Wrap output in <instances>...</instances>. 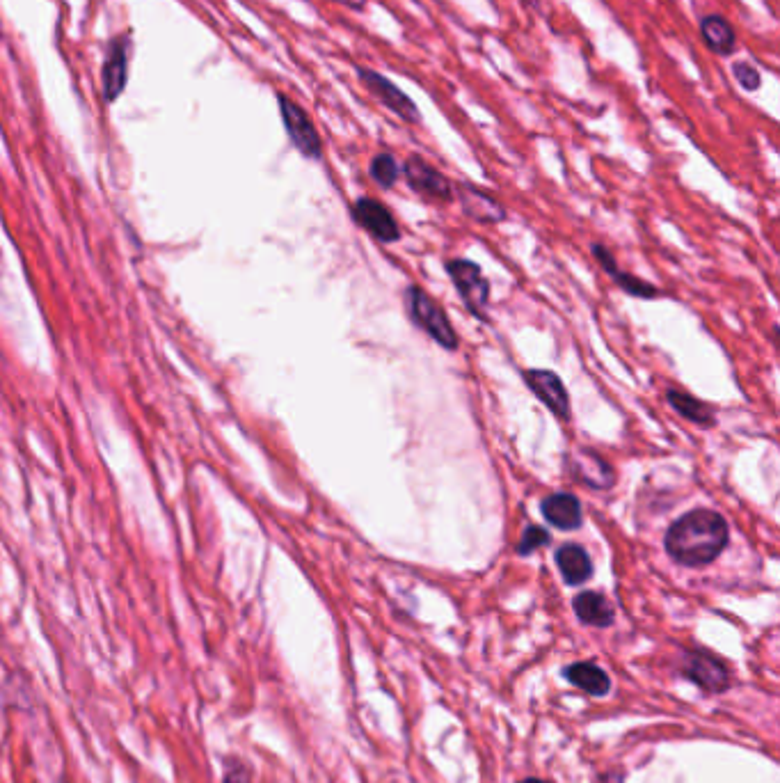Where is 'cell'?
Returning a JSON list of instances; mask_svg holds the SVG:
<instances>
[{
    "instance_id": "6da1fadb",
    "label": "cell",
    "mask_w": 780,
    "mask_h": 783,
    "mask_svg": "<svg viewBox=\"0 0 780 783\" xmlns=\"http://www.w3.org/2000/svg\"><path fill=\"white\" fill-rule=\"evenodd\" d=\"M728 525L721 513L710 509H696L673 522L666 532L664 548L675 564L700 568L726 550Z\"/></svg>"
},
{
    "instance_id": "7a4b0ae2",
    "label": "cell",
    "mask_w": 780,
    "mask_h": 783,
    "mask_svg": "<svg viewBox=\"0 0 780 783\" xmlns=\"http://www.w3.org/2000/svg\"><path fill=\"white\" fill-rule=\"evenodd\" d=\"M405 305H408L412 321H415L428 337L435 339L442 348L456 351L458 348L456 330L451 328V323L447 321V314L440 310V305H437L424 289L419 287L405 289Z\"/></svg>"
},
{
    "instance_id": "3957f363",
    "label": "cell",
    "mask_w": 780,
    "mask_h": 783,
    "mask_svg": "<svg viewBox=\"0 0 780 783\" xmlns=\"http://www.w3.org/2000/svg\"><path fill=\"white\" fill-rule=\"evenodd\" d=\"M355 71L360 83L366 87V92H369L373 99H378L387 110H392L394 115H399L403 122L417 124L421 120L415 101H412L399 85L389 81L387 76H382L369 67H355Z\"/></svg>"
},
{
    "instance_id": "277c9868",
    "label": "cell",
    "mask_w": 780,
    "mask_h": 783,
    "mask_svg": "<svg viewBox=\"0 0 780 783\" xmlns=\"http://www.w3.org/2000/svg\"><path fill=\"white\" fill-rule=\"evenodd\" d=\"M447 273L451 275L453 284H456L458 294L463 296L467 310L485 321V316H488L490 284L483 278L481 268L474 261L451 259L447 264Z\"/></svg>"
},
{
    "instance_id": "5b68a950",
    "label": "cell",
    "mask_w": 780,
    "mask_h": 783,
    "mask_svg": "<svg viewBox=\"0 0 780 783\" xmlns=\"http://www.w3.org/2000/svg\"><path fill=\"white\" fill-rule=\"evenodd\" d=\"M277 101H280L282 122H284L286 133H289V138L293 142V147H296L298 152L307 158H321L323 142H321V136H318L312 117H309L305 113V108L296 104V101H293L291 97H286V94H277Z\"/></svg>"
},
{
    "instance_id": "8992f818",
    "label": "cell",
    "mask_w": 780,
    "mask_h": 783,
    "mask_svg": "<svg viewBox=\"0 0 780 783\" xmlns=\"http://www.w3.org/2000/svg\"><path fill=\"white\" fill-rule=\"evenodd\" d=\"M353 218L373 239L382 243H394L401 239V229L396 225L392 211L382 202L373 200V197H360V200L353 204Z\"/></svg>"
},
{
    "instance_id": "52a82bcc",
    "label": "cell",
    "mask_w": 780,
    "mask_h": 783,
    "mask_svg": "<svg viewBox=\"0 0 780 783\" xmlns=\"http://www.w3.org/2000/svg\"><path fill=\"white\" fill-rule=\"evenodd\" d=\"M405 179H408V186L412 191H417L419 195L431 197V200H440V202H449L451 200V184L444 174L433 168L431 163L424 161L421 156H410L405 161Z\"/></svg>"
},
{
    "instance_id": "ba28073f",
    "label": "cell",
    "mask_w": 780,
    "mask_h": 783,
    "mask_svg": "<svg viewBox=\"0 0 780 783\" xmlns=\"http://www.w3.org/2000/svg\"><path fill=\"white\" fill-rule=\"evenodd\" d=\"M129 44V35L115 37L113 42H110L101 74L103 97H106V101H115L122 97L126 81H129Z\"/></svg>"
},
{
    "instance_id": "9c48e42d",
    "label": "cell",
    "mask_w": 780,
    "mask_h": 783,
    "mask_svg": "<svg viewBox=\"0 0 780 783\" xmlns=\"http://www.w3.org/2000/svg\"><path fill=\"white\" fill-rule=\"evenodd\" d=\"M684 676L707 692H723L728 687V667L712 653L691 651L684 655Z\"/></svg>"
},
{
    "instance_id": "30bf717a",
    "label": "cell",
    "mask_w": 780,
    "mask_h": 783,
    "mask_svg": "<svg viewBox=\"0 0 780 783\" xmlns=\"http://www.w3.org/2000/svg\"><path fill=\"white\" fill-rule=\"evenodd\" d=\"M524 381L531 387V392L552 410L554 415L563 419L570 417V397L565 392V385L554 371L547 369H529L524 371Z\"/></svg>"
},
{
    "instance_id": "8fae6325",
    "label": "cell",
    "mask_w": 780,
    "mask_h": 783,
    "mask_svg": "<svg viewBox=\"0 0 780 783\" xmlns=\"http://www.w3.org/2000/svg\"><path fill=\"white\" fill-rule=\"evenodd\" d=\"M570 470L579 481H584L591 488H611L616 479L611 465L600 454L591 452V449H577L570 456Z\"/></svg>"
},
{
    "instance_id": "7c38bea8",
    "label": "cell",
    "mask_w": 780,
    "mask_h": 783,
    "mask_svg": "<svg viewBox=\"0 0 780 783\" xmlns=\"http://www.w3.org/2000/svg\"><path fill=\"white\" fill-rule=\"evenodd\" d=\"M540 511H543L549 525L565 529V532L577 529L581 525V518H584L581 504L572 493H554L545 497L543 504H540Z\"/></svg>"
},
{
    "instance_id": "4fadbf2b",
    "label": "cell",
    "mask_w": 780,
    "mask_h": 783,
    "mask_svg": "<svg viewBox=\"0 0 780 783\" xmlns=\"http://www.w3.org/2000/svg\"><path fill=\"white\" fill-rule=\"evenodd\" d=\"M556 566H559L565 584H570V587L584 584L593 575L591 557H588V552L581 545L575 543L561 545L559 552H556Z\"/></svg>"
},
{
    "instance_id": "5bb4252c",
    "label": "cell",
    "mask_w": 780,
    "mask_h": 783,
    "mask_svg": "<svg viewBox=\"0 0 780 783\" xmlns=\"http://www.w3.org/2000/svg\"><path fill=\"white\" fill-rule=\"evenodd\" d=\"M572 607H575L577 619L581 623H586V626H593V628H609L616 619L614 607H611L609 600L598 591L579 593V596L575 598V603H572Z\"/></svg>"
},
{
    "instance_id": "9a60e30c",
    "label": "cell",
    "mask_w": 780,
    "mask_h": 783,
    "mask_svg": "<svg viewBox=\"0 0 780 783\" xmlns=\"http://www.w3.org/2000/svg\"><path fill=\"white\" fill-rule=\"evenodd\" d=\"M458 195L467 216L479 220V223H499V220H504V209L499 207V202L492 195L481 191V188L460 184Z\"/></svg>"
},
{
    "instance_id": "2e32d148",
    "label": "cell",
    "mask_w": 780,
    "mask_h": 783,
    "mask_svg": "<svg viewBox=\"0 0 780 783\" xmlns=\"http://www.w3.org/2000/svg\"><path fill=\"white\" fill-rule=\"evenodd\" d=\"M700 35H703L707 49L714 51L716 55H730L737 46L735 28H732L730 21L721 17V14L703 17V21H700Z\"/></svg>"
},
{
    "instance_id": "e0dca14e",
    "label": "cell",
    "mask_w": 780,
    "mask_h": 783,
    "mask_svg": "<svg viewBox=\"0 0 780 783\" xmlns=\"http://www.w3.org/2000/svg\"><path fill=\"white\" fill-rule=\"evenodd\" d=\"M563 676L570 680L572 685L584 690L591 696H602L611 690V680L607 676V671L600 669L598 664L593 662H575L570 667H565Z\"/></svg>"
},
{
    "instance_id": "ac0fdd59",
    "label": "cell",
    "mask_w": 780,
    "mask_h": 783,
    "mask_svg": "<svg viewBox=\"0 0 780 783\" xmlns=\"http://www.w3.org/2000/svg\"><path fill=\"white\" fill-rule=\"evenodd\" d=\"M666 399L675 408V413L682 415L684 419H689V422H694L698 426H712L714 424L712 410L707 408L703 401L691 397V394H684L680 390H668Z\"/></svg>"
},
{
    "instance_id": "d6986e66",
    "label": "cell",
    "mask_w": 780,
    "mask_h": 783,
    "mask_svg": "<svg viewBox=\"0 0 780 783\" xmlns=\"http://www.w3.org/2000/svg\"><path fill=\"white\" fill-rule=\"evenodd\" d=\"M369 174L380 188H392L396 184V179H399V163H396V158L392 154H378L373 156V161L369 165Z\"/></svg>"
},
{
    "instance_id": "ffe728a7",
    "label": "cell",
    "mask_w": 780,
    "mask_h": 783,
    "mask_svg": "<svg viewBox=\"0 0 780 783\" xmlns=\"http://www.w3.org/2000/svg\"><path fill=\"white\" fill-rule=\"evenodd\" d=\"M611 278L616 280V284H618L620 289L627 291V294H632V296H639V298H652V296H657V294H659V291H657L655 287H652V284L643 282V280H639V278H634V275L620 273L618 268H616L614 273H611Z\"/></svg>"
},
{
    "instance_id": "44dd1931",
    "label": "cell",
    "mask_w": 780,
    "mask_h": 783,
    "mask_svg": "<svg viewBox=\"0 0 780 783\" xmlns=\"http://www.w3.org/2000/svg\"><path fill=\"white\" fill-rule=\"evenodd\" d=\"M547 543H549L547 529L538 527V525H529L527 529H524L522 541H520V545H517V552L527 557V555H531V552H536L538 548H543V545H547Z\"/></svg>"
},
{
    "instance_id": "7402d4cb",
    "label": "cell",
    "mask_w": 780,
    "mask_h": 783,
    "mask_svg": "<svg viewBox=\"0 0 780 783\" xmlns=\"http://www.w3.org/2000/svg\"><path fill=\"white\" fill-rule=\"evenodd\" d=\"M732 74H735L737 83L742 85L744 90H748V92H755L760 87V83H762L760 71H755L751 65H748V62H737V65L732 67Z\"/></svg>"
},
{
    "instance_id": "603a6c76",
    "label": "cell",
    "mask_w": 780,
    "mask_h": 783,
    "mask_svg": "<svg viewBox=\"0 0 780 783\" xmlns=\"http://www.w3.org/2000/svg\"><path fill=\"white\" fill-rule=\"evenodd\" d=\"M222 783H252V774L248 770V765L243 763H229L225 770V777H222Z\"/></svg>"
},
{
    "instance_id": "cb8c5ba5",
    "label": "cell",
    "mask_w": 780,
    "mask_h": 783,
    "mask_svg": "<svg viewBox=\"0 0 780 783\" xmlns=\"http://www.w3.org/2000/svg\"><path fill=\"white\" fill-rule=\"evenodd\" d=\"M598 783H625L623 777L616 772H609V774H602V777H598Z\"/></svg>"
},
{
    "instance_id": "d4e9b609",
    "label": "cell",
    "mask_w": 780,
    "mask_h": 783,
    "mask_svg": "<svg viewBox=\"0 0 780 783\" xmlns=\"http://www.w3.org/2000/svg\"><path fill=\"white\" fill-rule=\"evenodd\" d=\"M520 783H549V781H540V779H524Z\"/></svg>"
},
{
    "instance_id": "484cf974",
    "label": "cell",
    "mask_w": 780,
    "mask_h": 783,
    "mask_svg": "<svg viewBox=\"0 0 780 783\" xmlns=\"http://www.w3.org/2000/svg\"><path fill=\"white\" fill-rule=\"evenodd\" d=\"M527 3H531V5H536V0H527Z\"/></svg>"
}]
</instances>
